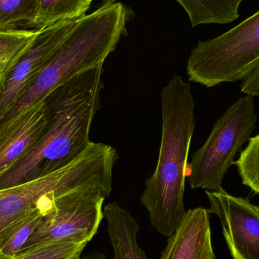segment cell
Wrapping results in <instances>:
<instances>
[{"label":"cell","instance_id":"cell-1","mask_svg":"<svg viewBox=\"0 0 259 259\" xmlns=\"http://www.w3.org/2000/svg\"><path fill=\"white\" fill-rule=\"evenodd\" d=\"M102 74L103 65L90 68L46 97L49 109L46 128L30 151L0 173V190L62 168L88 147L93 119L101 107Z\"/></svg>","mask_w":259,"mask_h":259},{"label":"cell","instance_id":"cell-2","mask_svg":"<svg viewBox=\"0 0 259 259\" xmlns=\"http://www.w3.org/2000/svg\"><path fill=\"white\" fill-rule=\"evenodd\" d=\"M162 134L158 164L145 181L140 198L151 225L170 237L187 213L184 205L187 168L196 127L195 101L190 83L174 76L161 94Z\"/></svg>","mask_w":259,"mask_h":259},{"label":"cell","instance_id":"cell-3","mask_svg":"<svg viewBox=\"0 0 259 259\" xmlns=\"http://www.w3.org/2000/svg\"><path fill=\"white\" fill-rule=\"evenodd\" d=\"M126 15L121 3L110 0L92 13L82 16L0 118V137L21 115L44 100L59 85L83 71L103 65L126 30Z\"/></svg>","mask_w":259,"mask_h":259},{"label":"cell","instance_id":"cell-4","mask_svg":"<svg viewBox=\"0 0 259 259\" xmlns=\"http://www.w3.org/2000/svg\"><path fill=\"white\" fill-rule=\"evenodd\" d=\"M255 101L243 96L215 121L203 146L187 164V178L192 189L221 191L227 172L255 128Z\"/></svg>","mask_w":259,"mask_h":259},{"label":"cell","instance_id":"cell-5","mask_svg":"<svg viewBox=\"0 0 259 259\" xmlns=\"http://www.w3.org/2000/svg\"><path fill=\"white\" fill-rule=\"evenodd\" d=\"M259 66V12L214 39L200 41L187 62L190 81L213 88L241 80Z\"/></svg>","mask_w":259,"mask_h":259},{"label":"cell","instance_id":"cell-6","mask_svg":"<svg viewBox=\"0 0 259 259\" xmlns=\"http://www.w3.org/2000/svg\"><path fill=\"white\" fill-rule=\"evenodd\" d=\"M113 184L91 183L55 198L53 207L43 217L15 258L54 243H88L103 221V204Z\"/></svg>","mask_w":259,"mask_h":259},{"label":"cell","instance_id":"cell-7","mask_svg":"<svg viewBox=\"0 0 259 259\" xmlns=\"http://www.w3.org/2000/svg\"><path fill=\"white\" fill-rule=\"evenodd\" d=\"M210 214L221 223L224 237L233 259H259V207L246 198L205 190Z\"/></svg>","mask_w":259,"mask_h":259},{"label":"cell","instance_id":"cell-8","mask_svg":"<svg viewBox=\"0 0 259 259\" xmlns=\"http://www.w3.org/2000/svg\"><path fill=\"white\" fill-rule=\"evenodd\" d=\"M81 18L62 20L36 30V34L33 40L0 79V118L42 69Z\"/></svg>","mask_w":259,"mask_h":259},{"label":"cell","instance_id":"cell-9","mask_svg":"<svg viewBox=\"0 0 259 259\" xmlns=\"http://www.w3.org/2000/svg\"><path fill=\"white\" fill-rule=\"evenodd\" d=\"M160 259H216L208 209L190 208L173 234Z\"/></svg>","mask_w":259,"mask_h":259},{"label":"cell","instance_id":"cell-10","mask_svg":"<svg viewBox=\"0 0 259 259\" xmlns=\"http://www.w3.org/2000/svg\"><path fill=\"white\" fill-rule=\"evenodd\" d=\"M47 100L33 106L19 117L0 137V173L10 167L32 149L48 121Z\"/></svg>","mask_w":259,"mask_h":259},{"label":"cell","instance_id":"cell-11","mask_svg":"<svg viewBox=\"0 0 259 259\" xmlns=\"http://www.w3.org/2000/svg\"><path fill=\"white\" fill-rule=\"evenodd\" d=\"M103 211L114 259H149L138 245L140 225L132 214L116 202L105 205Z\"/></svg>","mask_w":259,"mask_h":259},{"label":"cell","instance_id":"cell-12","mask_svg":"<svg viewBox=\"0 0 259 259\" xmlns=\"http://www.w3.org/2000/svg\"><path fill=\"white\" fill-rule=\"evenodd\" d=\"M188 13L192 26L202 24H228L240 16L243 0H177Z\"/></svg>","mask_w":259,"mask_h":259},{"label":"cell","instance_id":"cell-13","mask_svg":"<svg viewBox=\"0 0 259 259\" xmlns=\"http://www.w3.org/2000/svg\"><path fill=\"white\" fill-rule=\"evenodd\" d=\"M91 4L89 0H36V14L29 28L39 30L62 20L81 18Z\"/></svg>","mask_w":259,"mask_h":259},{"label":"cell","instance_id":"cell-14","mask_svg":"<svg viewBox=\"0 0 259 259\" xmlns=\"http://www.w3.org/2000/svg\"><path fill=\"white\" fill-rule=\"evenodd\" d=\"M36 34L35 30H0V79Z\"/></svg>","mask_w":259,"mask_h":259},{"label":"cell","instance_id":"cell-15","mask_svg":"<svg viewBox=\"0 0 259 259\" xmlns=\"http://www.w3.org/2000/svg\"><path fill=\"white\" fill-rule=\"evenodd\" d=\"M51 207L38 208L24 216L14 230L12 235L0 249V259H15L30 234L33 232L43 217L49 212Z\"/></svg>","mask_w":259,"mask_h":259},{"label":"cell","instance_id":"cell-16","mask_svg":"<svg viewBox=\"0 0 259 259\" xmlns=\"http://www.w3.org/2000/svg\"><path fill=\"white\" fill-rule=\"evenodd\" d=\"M36 14V0H0V30L29 28Z\"/></svg>","mask_w":259,"mask_h":259},{"label":"cell","instance_id":"cell-17","mask_svg":"<svg viewBox=\"0 0 259 259\" xmlns=\"http://www.w3.org/2000/svg\"><path fill=\"white\" fill-rule=\"evenodd\" d=\"M248 145L234 164L237 165L243 185L259 193V135L249 137Z\"/></svg>","mask_w":259,"mask_h":259},{"label":"cell","instance_id":"cell-18","mask_svg":"<svg viewBox=\"0 0 259 259\" xmlns=\"http://www.w3.org/2000/svg\"><path fill=\"white\" fill-rule=\"evenodd\" d=\"M87 244L71 242L50 243L15 259H72L78 253H82Z\"/></svg>","mask_w":259,"mask_h":259},{"label":"cell","instance_id":"cell-19","mask_svg":"<svg viewBox=\"0 0 259 259\" xmlns=\"http://www.w3.org/2000/svg\"><path fill=\"white\" fill-rule=\"evenodd\" d=\"M241 91L246 96L259 97V66L252 69L242 78Z\"/></svg>","mask_w":259,"mask_h":259},{"label":"cell","instance_id":"cell-20","mask_svg":"<svg viewBox=\"0 0 259 259\" xmlns=\"http://www.w3.org/2000/svg\"><path fill=\"white\" fill-rule=\"evenodd\" d=\"M80 259H107L106 255L100 251H94L90 252L88 255H85Z\"/></svg>","mask_w":259,"mask_h":259},{"label":"cell","instance_id":"cell-21","mask_svg":"<svg viewBox=\"0 0 259 259\" xmlns=\"http://www.w3.org/2000/svg\"><path fill=\"white\" fill-rule=\"evenodd\" d=\"M81 254L82 253H78L77 255L73 257L72 259H80Z\"/></svg>","mask_w":259,"mask_h":259},{"label":"cell","instance_id":"cell-22","mask_svg":"<svg viewBox=\"0 0 259 259\" xmlns=\"http://www.w3.org/2000/svg\"><path fill=\"white\" fill-rule=\"evenodd\" d=\"M89 1L91 2V3H92L93 0H89Z\"/></svg>","mask_w":259,"mask_h":259}]
</instances>
